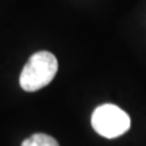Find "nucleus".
Instances as JSON below:
<instances>
[{
	"label": "nucleus",
	"mask_w": 146,
	"mask_h": 146,
	"mask_svg": "<svg viewBox=\"0 0 146 146\" xmlns=\"http://www.w3.org/2000/svg\"><path fill=\"white\" fill-rule=\"evenodd\" d=\"M57 70L58 61L53 53L46 50L36 52L29 58L22 69L19 84L23 91L35 92L52 83Z\"/></svg>",
	"instance_id": "obj_1"
},
{
	"label": "nucleus",
	"mask_w": 146,
	"mask_h": 146,
	"mask_svg": "<svg viewBox=\"0 0 146 146\" xmlns=\"http://www.w3.org/2000/svg\"><path fill=\"white\" fill-rule=\"evenodd\" d=\"M91 123L94 130L104 138H116L130 129V116L115 104H102L95 108Z\"/></svg>",
	"instance_id": "obj_2"
},
{
	"label": "nucleus",
	"mask_w": 146,
	"mask_h": 146,
	"mask_svg": "<svg viewBox=\"0 0 146 146\" xmlns=\"http://www.w3.org/2000/svg\"><path fill=\"white\" fill-rule=\"evenodd\" d=\"M22 146H60L58 142L52 135H47L43 133H36L29 137L22 142Z\"/></svg>",
	"instance_id": "obj_3"
}]
</instances>
